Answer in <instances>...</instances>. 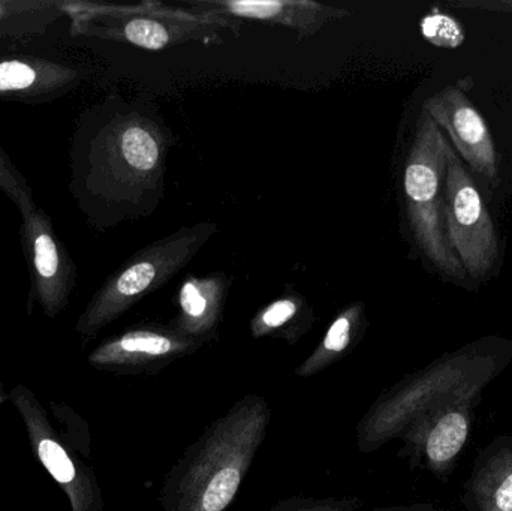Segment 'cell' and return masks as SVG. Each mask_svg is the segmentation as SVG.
<instances>
[{"mask_svg": "<svg viewBox=\"0 0 512 511\" xmlns=\"http://www.w3.org/2000/svg\"><path fill=\"white\" fill-rule=\"evenodd\" d=\"M357 509V498H325V500L292 498V500L283 501L270 511H357Z\"/></svg>", "mask_w": 512, "mask_h": 511, "instance_id": "obj_22", "label": "cell"}, {"mask_svg": "<svg viewBox=\"0 0 512 511\" xmlns=\"http://www.w3.org/2000/svg\"><path fill=\"white\" fill-rule=\"evenodd\" d=\"M313 321L315 314L306 299L295 291H286L256 312L251 321V333L255 339L279 338L292 345L309 332Z\"/></svg>", "mask_w": 512, "mask_h": 511, "instance_id": "obj_16", "label": "cell"}, {"mask_svg": "<svg viewBox=\"0 0 512 511\" xmlns=\"http://www.w3.org/2000/svg\"><path fill=\"white\" fill-rule=\"evenodd\" d=\"M179 5L231 20H248L292 30L310 38L328 24L349 17L348 9L310 0H179Z\"/></svg>", "mask_w": 512, "mask_h": 511, "instance_id": "obj_10", "label": "cell"}, {"mask_svg": "<svg viewBox=\"0 0 512 511\" xmlns=\"http://www.w3.org/2000/svg\"><path fill=\"white\" fill-rule=\"evenodd\" d=\"M478 511H512V449L490 456L471 482Z\"/></svg>", "mask_w": 512, "mask_h": 511, "instance_id": "obj_17", "label": "cell"}, {"mask_svg": "<svg viewBox=\"0 0 512 511\" xmlns=\"http://www.w3.org/2000/svg\"><path fill=\"white\" fill-rule=\"evenodd\" d=\"M271 411L258 395L240 399L206 429L171 473L164 511H225L236 500L267 435Z\"/></svg>", "mask_w": 512, "mask_h": 511, "instance_id": "obj_2", "label": "cell"}, {"mask_svg": "<svg viewBox=\"0 0 512 511\" xmlns=\"http://www.w3.org/2000/svg\"><path fill=\"white\" fill-rule=\"evenodd\" d=\"M478 402L480 399H468L435 408L415 420L400 437L430 471L447 473L468 443Z\"/></svg>", "mask_w": 512, "mask_h": 511, "instance_id": "obj_11", "label": "cell"}, {"mask_svg": "<svg viewBox=\"0 0 512 511\" xmlns=\"http://www.w3.org/2000/svg\"><path fill=\"white\" fill-rule=\"evenodd\" d=\"M0 191L15 204L21 219L27 218L38 209L32 186L2 146H0Z\"/></svg>", "mask_w": 512, "mask_h": 511, "instance_id": "obj_19", "label": "cell"}, {"mask_svg": "<svg viewBox=\"0 0 512 511\" xmlns=\"http://www.w3.org/2000/svg\"><path fill=\"white\" fill-rule=\"evenodd\" d=\"M74 32L104 41L123 42L149 51L185 44H222L228 35H240L231 18L204 14L179 3L143 2L140 5L71 3Z\"/></svg>", "mask_w": 512, "mask_h": 511, "instance_id": "obj_4", "label": "cell"}, {"mask_svg": "<svg viewBox=\"0 0 512 511\" xmlns=\"http://www.w3.org/2000/svg\"><path fill=\"white\" fill-rule=\"evenodd\" d=\"M373 511H414V510H406V509H384V510H373Z\"/></svg>", "mask_w": 512, "mask_h": 511, "instance_id": "obj_24", "label": "cell"}, {"mask_svg": "<svg viewBox=\"0 0 512 511\" xmlns=\"http://www.w3.org/2000/svg\"><path fill=\"white\" fill-rule=\"evenodd\" d=\"M468 6H481V8H484V6H489V8L493 9H508V11H512V2H504V3H492V5H468Z\"/></svg>", "mask_w": 512, "mask_h": 511, "instance_id": "obj_23", "label": "cell"}, {"mask_svg": "<svg viewBox=\"0 0 512 511\" xmlns=\"http://www.w3.org/2000/svg\"><path fill=\"white\" fill-rule=\"evenodd\" d=\"M423 110L442 132H447L453 143L451 146L456 147L469 167L496 185L499 168L492 132L468 96L459 87H447L430 96L424 102Z\"/></svg>", "mask_w": 512, "mask_h": 511, "instance_id": "obj_9", "label": "cell"}, {"mask_svg": "<svg viewBox=\"0 0 512 511\" xmlns=\"http://www.w3.org/2000/svg\"><path fill=\"white\" fill-rule=\"evenodd\" d=\"M367 329L366 306L355 302L346 306L328 327L321 344L295 369L300 378H310L345 357L363 338Z\"/></svg>", "mask_w": 512, "mask_h": 511, "instance_id": "obj_15", "label": "cell"}, {"mask_svg": "<svg viewBox=\"0 0 512 511\" xmlns=\"http://www.w3.org/2000/svg\"><path fill=\"white\" fill-rule=\"evenodd\" d=\"M84 71L48 57L0 56V101L48 104L80 86Z\"/></svg>", "mask_w": 512, "mask_h": 511, "instance_id": "obj_12", "label": "cell"}, {"mask_svg": "<svg viewBox=\"0 0 512 511\" xmlns=\"http://www.w3.org/2000/svg\"><path fill=\"white\" fill-rule=\"evenodd\" d=\"M39 456L48 468L54 479L60 483H69L74 480L75 468L62 447L54 441L44 440L39 444Z\"/></svg>", "mask_w": 512, "mask_h": 511, "instance_id": "obj_21", "label": "cell"}, {"mask_svg": "<svg viewBox=\"0 0 512 511\" xmlns=\"http://www.w3.org/2000/svg\"><path fill=\"white\" fill-rule=\"evenodd\" d=\"M168 147L161 123L119 96L81 113L69 150V189L93 227L135 215L161 189Z\"/></svg>", "mask_w": 512, "mask_h": 511, "instance_id": "obj_1", "label": "cell"}, {"mask_svg": "<svg viewBox=\"0 0 512 511\" xmlns=\"http://www.w3.org/2000/svg\"><path fill=\"white\" fill-rule=\"evenodd\" d=\"M228 287L230 281L224 273L201 278L189 275L180 287L179 312L171 327L186 338L207 344L221 324Z\"/></svg>", "mask_w": 512, "mask_h": 511, "instance_id": "obj_14", "label": "cell"}, {"mask_svg": "<svg viewBox=\"0 0 512 511\" xmlns=\"http://www.w3.org/2000/svg\"><path fill=\"white\" fill-rule=\"evenodd\" d=\"M216 233L215 224L201 222L138 251L99 288L84 315L86 326L98 329L164 287Z\"/></svg>", "mask_w": 512, "mask_h": 511, "instance_id": "obj_6", "label": "cell"}, {"mask_svg": "<svg viewBox=\"0 0 512 511\" xmlns=\"http://www.w3.org/2000/svg\"><path fill=\"white\" fill-rule=\"evenodd\" d=\"M447 135L421 111L403 173L406 216L418 248L439 273L454 281L466 272L454 255L445 233V176L450 149Z\"/></svg>", "mask_w": 512, "mask_h": 511, "instance_id": "obj_5", "label": "cell"}, {"mask_svg": "<svg viewBox=\"0 0 512 511\" xmlns=\"http://www.w3.org/2000/svg\"><path fill=\"white\" fill-rule=\"evenodd\" d=\"M20 242L32 296L45 311H59L77 284V266L57 236L48 213L38 207L32 215L21 219Z\"/></svg>", "mask_w": 512, "mask_h": 511, "instance_id": "obj_8", "label": "cell"}, {"mask_svg": "<svg viewBox=\"0 0 512 511\" xmlns=\"http://www.w3.org/2000/svg\"><path fill=\"white\" fill-rule=\"evenodd\" d=\"M2 36H12V35H11V33L6 32V30L0 29V38H2Z\"/></svg>", "mask_w": 512, "mask_h": 511, "instance_id": "obj_25", "label": "cell"}, {"mask_svg": "<svg viewBox=\"0 0 512 511\" xmlns=\"http://www.w3.org/2000/svg\"><path fill=\"white\" fill-rule=\"evenodd\" d=\"M444 222L448 242L466 275L486 278L498 261V236L483 195L453 146L447 155Z\"/></svg>", "mask_w": 512, "mask_h": 511, "instance_id": "obj_7", "label": "cell"}, {"mask_svg": "<svg viewBox=\"0 0 512 511\" xmlns=\"http://www.w3.org/2000/svg\"><path fill=\"white\" fill-rule=\"evenodd\" d=\"M62 3L2 2L0 0V29L12 36L39 32L63 14Z\"/></svg>", "mask_w": 512, "mask_h": 511, "instance_id": "obj_18", "label": "cell"}, {"mask_svg": "<svg viewBox=\"0 0 512 511\" xmlns=\"http://www.w3.org/2000/svg\"><path fill=\"white\" fill-rule=\"evenodd\" d=\"M504 368V354L483 344L436 360L376 399L358 425V447L363 453L375 452L429 411L451 402L480 399L484 387Z\"/></svg>", "mask_w": 512, "mask_h": 511, "instance_id": "obj_3", "label": "cell"}, {"mask_svg": "<svg viewBox=\"0 0 512 511\" xmlns=\"http://www.w3.org/2000/svg\"><path fill=\"white\" fill-rule=\"evenodd\" d=\"M201 347L203 344L180 335L171 326H149L123 333L105 345L98 357L104 362L155 368L156 372Z\"/></svg>", "mask_w": 512, "mask_h": 511, "instance_id": "obj_13", "label": "cell"}, {"mask_svg": "<svg viewBox=\"0 0 512 511\" xmlns=\"http://www.w3.org/2000/svg\"><path fill=\"white\" fill-rule=\"evenodd\" d=\"M426 39L439 47L453 48L463 42V30L454 18L441 12L427 15L421 23Z\"/></svg>", "mask_w": 512, "mask_h": 511, "instance_id": "obj_20", "label": "cell"}]
</instances>
